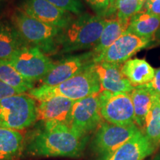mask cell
Instances as JSON below:
<instances>
[{
  "label": "cell",
  "mask_w": 160,
  "mask_h": 160,
  "mask_svg": "<svg viewBox=\"0 0 160 160\" xmlns=\"http://www.w3.org/2000/svg\"><path fill=\"white\" fill-rule=\"evenodd\" d=\"M151 41V39L139 37L125 31L104 53L95 58L94 62L125 63L140 50L147 48Z\"/></svg>",
  "instance_id": "obj_10"
},
{
  "label": "cell",
  "mask_w": 160,
  "mask_h": 160,
  "mask_svg": "<svg viewBox=\"0 0 160 160\" xmlns=\"http://www.w3.org/2000/svg\"><path fill=\"white\" fill-rule=\"evenodd\" d=\"M8 62L24 77L33 82L42 79L55 66L44 52L33 46L23 47Z\"/></svg>",
  "instance_id": "obj_6"
},
{
  "label": "cell",
  "mask_w": 160,
  "mask_h": 160,
  "mask_svg": "<svg viewBox=\"0 0 160 160\" xmlns=\"http://www.w3.org/2000/svg\"><path fill=\"white\" fill-rule=\"evenodd\" d=\"M135 114V124L145 133L146 120L158 94L152 89L151 82L135 87L131 93Z\"/></svg>",
  "instance_id": "obj_16"
},
{
  "label": "cell",
  "mask_w": 160,
  "mask_h": 160,
  "mask_svg": "<svg viewBox=\"0 0 160 160\" xmlns=\"http://www.w3.org/2000/svg\"><path fill=\"white\" fill-rule=\"evenodd\" d=\"M13 26L25 42L44 53H51L58 48L57 39L62 29L39 21L21 9L13 15Z\"/></svg>",
  "instance_id": "obj_4"
},
{
  "label": "cell",
  "mask_w": 160,
  "mask_h": 160,
  "mask_svg": "<svg viewBox=\"0 0 160 160\" xmlns=\"http://www.w3.org/2000/svg\"><path fill=\"white\" fill-rule=\"evenodd\" d=\"M56 7L71 14L79 16L82 13L83 5L80 0H47Z\"/></svg>",
  "instance_id": "obj_25"
},
{
  "label": "cell",
  "mask_w": 160,
  "mask_h": 160,
  "mask_svg": "<svg viewBox=\"0 0 160 160\" xmlns=\"http://www.w3.org/2000/svg\"><path fill=\"white\" fill-rule=\"evenodd\" d=\"M160 45V26L158 28L157 32L155 33V34L153 35V37H152L151 43L149 45H152L153 47V45Z\"/></svg>",
  "instance_id": "obj_30"
},
{
  "label": "cell",
  "mask_w": 160,
  "mask_h": 160,
  "mask_svg": "<svg viewBox=\"0 0 160 160\" xmlns=\"http://www.w3.org/2000/svg\"><path fill=\"white\" fill-rule=\"evenodd\" d=\"M145 134L154 148L160 145V103L158 97L147 117Z\"/></svg>",
  "instance_id": "obj_24"
},
{
  "label": "cell",
  "mask_w": 160,
  "mask_h": 160,
  "mask_svg": "<svg viewBox=\"0 0 160 160\" xmlns=\"http://www.w3.org/2000/svg\"><path fill=\"white\" fill-rule=\"evenodd\" d=\"M160 26V17L153 15L143 10L131 19L126 31L139 37L151 39Z\"/></svg>",
  "instance_id": "obj_21"
},
{
  "label": "cell",
  "mask_w": 160,
  "mask_h": 160,
  "mask_svg": "<svg viewBox=\"0 0 160 160\" xmlns=\"http://www.w3.org/2000/svg\"><path fill=\"white\" fill-rule=\"evenodd\" d=\"M88 138H80L68 125L45 122L25 140L24 153L32 157H80L85 150Z\"/></svg>",
  "instance_id": "obj_1"
},
{
  "label": "cell",
  "mask_w": 160,
  "mask_h": 160,
  "mask_svg": "<svg viewBox=\"0 0 160 160\" xmlns=\"http://www.w3.org/2000/svg\"><path fill=\"white\" fill-rule=\"evenodd\" d=\"M37 120V106L30 96L24 93L0 100V127L23 130Z\"/></svg>",
  "instance_id": "obj_5"
},
{
  "label": "cell",
  "mask_w": 160,
  "mask_h": 160,
  "mask_svg": "<svg viewBox=\"0 0 160 160\" xmlns=\"http://www.w3.org/2000/svg\"><path fill=\"white\" fill-rule=\"evenodd\" d=\"M17 94H21V93H19L13 88L10 87L9 85H6L5 83L0 81V100Z\"/></svg>",
  "instance_id": "obj_28"
},
{
  "label": "cell",
  "mask_w": 160,
  "mask_h": 160,
  "mask_svg": "<svg viewBox=\"0 0 160 160\" xmlns=\"http://www.w3.org/2000/svg\"><path fill=\"white\" fill-rule=\"evenodd\" d=\"M105 17L82 13L62 29L57 45L62 53L94 48L105 27Z\"/></svg>",
  "instance_id": "obj_2"
},
{
  "label": "cell",
  "mask_w": 160,
  "mask_h": 160,
  "mask_svg": "<svg viewBox=\"0 0 160 160\" xmlns=\"http://www.w3.org/2000/svg\"><path fill=\"white\" fill-rule=\"evenodd\" d=\"M151 85L153 91L158 95H160V68L155 72L154 77L151 82Z\"/></svg>",
  "instance_id": "obj_29"
},
{
  "label": "cell",
  "mask_w": 160,
  "mask_h": 160,
  "mask_svg": "<svg viewBox=\"0 0 160 160\" xmlns=\"http://www.w3.org/2000/svg\"><path fill=\"white\" fill-rule=\"evenodd\" d=\"M105 18L106 22L102 33L92 51L94 54V59L104 53L128 28V24L122 22L116 16Z\"/></svg>",
  "instance_id": "obj_19"
},
{
  "label": "cell",
  "mask_w": 160,
  "mask_h": 160,
  "mask_svg": "<svg viewBox=\"0 0 160 160\" xmlns=\"http://www.w3.org/2000/svg\"><path fill=\"white\" fill-rule=\"evenodd\" d=\"M142 10L153 15L160 17V0H146Z\"/></svg>",
  "instance_id": "obj_27"
},
{
  "label": "cell",
  "mask_w": 160,
  "mask_h": 160,
  "mask_svg": "<svg viewBox=\"0 0 160 160\" xmlns=\"http://www.w3.org/2000/svg\"><path fill=\"white\" fill-rule=\"evenodd\" d=\"M75 101L56 97L40 102L37 106V120L54 122L69 126L72 109Z\"/></svg>",
  "instance_id": "obj_14"
},
{
  "label": "cell",
  "mask_w": 160,
  "mask_h": 160,
  "mask_svg": "<svg viewBox=\"0 0 160 160\" xmlns=\"http://www.w3.org/2000/svg\"><path fill=\"white\" fill-rule=\"evenodd\" d=\"M146 0H115L105 17L116 16L126 24H130L131 19L142 11Z\"/></svg>",
  "instance_id": "obj_23"
},
{
  "label": "cell",
  "mask_w": 160,
  "mask_h": 160,
  "mask_svg": "<svg viewBox=\"0 0 160 160\" xmlns=\"http://www.w3.org/2000/svg\"><path fill=\"white\" fill-rule=\"evenodd\" d=\"M100 114L107 122L117 125L135 124V114L131 95L128 93H99Z\"/></svg>",
  "instance_id": "obj_7"
},
{
  "label": "cell",
  "mask_w": 160,
  "mask_h": 160,
  "mask_svg": "<svg viewBox=\"0 0 160 160\" xmlns=\"http://www.w3.org/2000/svg\"><path fill=\"white\" fill-rule=\"evenodd\" d=\"M97 16L105 17L114 0H85Z\"/></svg>",
  "instance_id": "obj_26"
},
{
  "label": "cell",
  "mask_w": 160,
  "mask_h": 160,
  "mask_svg": "<svg viewBox=\"0 0 160 160\" xmlns=\"http://www.w3.org/2000/svg\"><path fill=\"white\" fill-rule=\"evenodd\" d=\"M153 151L154 147L140 131L111 154L99 160H143Z\"/></svg>",
  "instance_id": "obj_15"
},
{
  "label": "cell",
  "mask_w": 160,
  "mask_h": 160,
  "mask_svg": "<svg viewBox=\"0 0 160 160\" xmlns=\"http://www.w3.org/2000/svg\"><path fill=\"white\" fill-rule=\"evenodd\" d=\"M101 85L95 69V64L75 77L55 86L42 85L28 92L29 96L39 101L62 97L77 101L99 93Z\"/></svg>",
  "instance_id": "obj_3"
},
{
  "label": "cell",
  "mask_w": 160,
  "mask_h": 160,
  "mask_svg": "<svg viewBox=\"0 0 160 160\" xmlns=\"http://www.w3.org/2000/svg\"><path fill=\"white\" fill-rule=\"evenodd\" d=\"M122 71L133 87L145 85L153 80L155 69L145 59H129L122 65Z\"/></svg>",
  "instance_id": "obj_18"
},
{
  "label": "cell",
  "mask_w": 160,
  "mask_h": 160,
  "mask_svg": "<svg viewBox=\"0 0 160 160\" xmlns=\"http://www.w3.org/2000/svg\"><path fill=\"white\" fill-rule=\"evenodd\" d=\"M140 131L136 124L117 125L102 123L92 141L91 148L93 153L101 158L111 154L123 144Z\"/></svg>",
  "instance_id": "obj_8"
},
{
  "label": "cell",
  "mask_w": 160,
  "mask_h": 160,
  "mask_svg": "<svg viewBox=\"0 0 160 160\" xmlns=\"http://www.w3.org/2000/svg\"><path fill=\"white\" fill-rule=\"evenodd\" d=\"M25 45L14 26L0 21V59L8 60Z\"/></svg>",
  "instance_id": "obj_20"
},
{
  "label": "cell",
  "mask_w": 160,
  "mask_h": 160,
  "mask_svg": "<svg viewBox=\"0 0 160 160\" xmlns=\"http://www.w3.org/2000/svg\"><path fill=\"white\" fill-rule=\"evenodd\" d=\"M0 81L13 88L19 93L29 92L34 88L33 82L24 77L7 59H0Z\"/></svg>",
  "instance_id": "obj_22"
},
{
  "label": "cell",
  "mask_w": 160,
  "mask_h": 160,
  "mask_svg": "<svg viewBox=\"0 0 160 160\" xmlns=\"http://www.w3.org/2000/svg\"><path fill=\"white\" fill-rule=\"evenodd\" d=\"M122 68V64L105 62L95 63V69L99 77L101 91L128 93L133 91L134 87L124 76Z\"/></svg>",
  "instance_id": "obj_13"
},
{
  "label": "cell",
  "mask_w": 160,
  "mask_h": 160,
  "mask_svg": "<svg viewBox=\"0 0 160 160\" xmlns=\"http://www.w3.org/2000/svg\"><path fill=\"white\" fill-rule=\"evenodd\" d=\"M114 1H115V0H114Z\"/></svg>",
  "instance_id": "obj_33"
},
{
  "label": "cell",
  "mask_w": 160,
  "mask_h": 160,
  "mask_svg": "<svg viewBox=\"0 0 160 160\" xmlns=\"http://www.w3.org/2000/svg\"><path fill=\"white\" fill-rule=\"evenodd\" d=\"M158 99H159V103H160V95L158 96Z\"/></svg>",
  "instance_id": "obj_31"
},
{
  "label": "cell",
  "mask_w": 160,
  "mask_h": 160,
  "mask_svg": "<svg viewBox=\"0 0 160 160\" xmlns=\"http://www.w3.org/2000/svg\"><path fill=\"white\" fill-rule=\"evenodd\" d=\"M0 1H2V0H0Z\"/></svg>",
  "instance_id": "obj_32"
},
{
  "label": "cell",
  "mask_w": 160,
  "mask_h": 160,
  "mask_svg": "<svg viewBox=\"0 0 160 160\" xmlns=\"http://www.w3.org/2000/svg\"><path fill=\"white\" fill-rule=\"evenodd\" d=\"M25 139L19 131L0 127V160H19Z\"/></svg>",
  "instance_id": "obj_17"
},
{
  "label": "cell",
  "mask_w": 160,
  "mask_h": 160,
  "mask_svg": "<svg viewBox=\"0 0 160 160\" xmlns=\"http://www.w3.org/2000/svg\"><path fill=\"white\" fill-rule=\"evenodd\" d=\"M99 93L75 101L69 127L77 137L88 138L101 125Z\"/></svg>",
  "instance_id": "obj_9"
},
{
  "label": "cell",
  "mask_w": 160,
  "mask_h": 160,
  "mask_svg": "<svg viewBox=\"0 0 160 160\" xmlns=\"http://www.w3.org/2000/svg\"><path fill=\"white\" fill-rule=\"evenodd\" d=\"M95 64L94 54L88 52L65 58L55 64L51 71L42 79V85L55 86L73 78Z\"/></svg>",
  "instance_id": "obj_11"
},
{
  "label": "cell",
  "mask_w": 160,
  "mask_h": 160,
  "mask_svg": "<svg viewBox=\"0 0 160 160\" xmlns=\"http://www.w3.org/2000/svg\"><path fill=\"white\" fill-rule=\"evenodd\" d=\"M20 9L48 25L63 29L73 19L71 13L64 11L47 0H23Z\"/></svg>",
  "instance_id": "obj_12"
}]
</instances>
